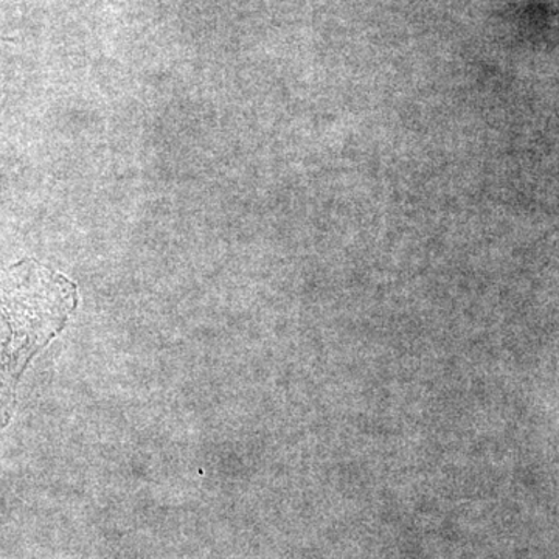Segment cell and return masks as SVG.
<instances>
[{
    "label": "cell",
    "mask_w": 559,
    "mask_h": 559,
    "mask_svg": "<svg viewBox=\"0 0 559 559\" xmlns=\"http://www.w3.org/2000/svg\"><path fill=\"white\" fill-rule=\"evenodd\" d=\"M79 288L38 261L0 272V430L16 406L17 385L32 359L68 325Z\"/></svg>",
    "instance_id": "1"
}]
</instances>
